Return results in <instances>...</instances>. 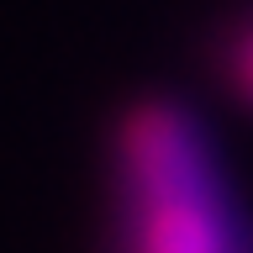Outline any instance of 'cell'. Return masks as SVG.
I'll use <instances>...</instances> for the list:
<instances>
[{
    "label": "cell",
    "mask_w": 253,
    "mask_h": 253,
    "mask_svg": "<svg viewBox=\"0 0 253 253\" xmlns=\"http://www.w3.org/2000/svg\"><path fill=\"white\" fill-rule=\"evenodd\" d=\"M126 253H248L211 148L185 106L142 100L116 132Z\"/></svg>",
    "instance_id": "cell-1"
},
{
    "label": "cell",
    "mask_w": 253,
    "mask_h": 253,
    "mask_svg": "<svg viewBox=\"0 0 253 253\" xmlns=\"http://www.w3.org/2000/svg\"><path fill=\"white\" fill-rule=\"evenodd\" d=\"M227 74H232L237 95L253 106V27H243V32H237V42L227 47Z\"/></svg>",
    "instance_id": "cell-2"
}]
</instances>
